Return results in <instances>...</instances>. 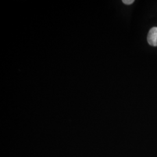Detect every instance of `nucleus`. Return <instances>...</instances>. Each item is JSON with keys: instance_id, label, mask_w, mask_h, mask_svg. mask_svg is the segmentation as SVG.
Segmentation results:
<instances>
[{"instance_id": "nucleus-2", "label": "nucleus", "mask_w": 157, "mask_h": 157, "mask_svg": "<svg viewBox=\"0 0 157 157\" xmlns=\"http://www.w3.org/2000/svg\"><path fill=\"white\" fill-rule=\"evenodd\" d=\"M122 2L126 5H131L135 2V1L134 0H123Z\"/></svg>"}, {"instance_id": "nucleus-1", "label": "nucleus", "mask_w": 157, "mask_h": 157, "mask_svg": "<svg viewBox=\"0 0 157 157\" xmlns=\"http://www.w3.org/2000/svg\"><path fill=\"white\" fill-rule=\"evenodd\" d=\"M148 44L153 47L157 46V27L152 28L147 35Z\"/></svg>"}]
</instances>
